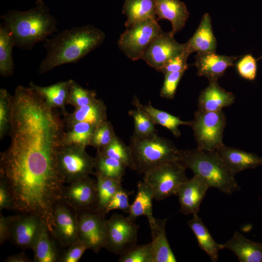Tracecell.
Instances as JSON below:
<instances>
[{"label":"cell","mask_w":262,"mask_h":262,"mask_svg":"<svg viewBox=\"0 0 262 262\" xmlns=\"http://www.w3.org/2000/svg\"><path fill=\"white\" fill-rule=\"evenodd\" d=\"M105 38L104 33L91 25L66 29L47 39L43 46L47 51L38 72L42 74L56 67L76 63L99 47Z\"/></svg>","instance_id":"6da1fadb"},{"label":"cell","mask_w":262,"mask_h":262,"mask_svg":"<svg viewBox=\"0 0 262 262\" xmlns=\"http://www.w3.org/2000/svg\"><path fill=\"white\" fill-rule=\"evenodd\" d=\"M1 18L15 46L23 50L32 49L58 31L57 20L43 0H37L35 6L26 11L9 10Z\"/></svg>","instance_id":"7a4b0ae2"},{"label":"cell","mask_w":262,"mask_h":262,"mask_svg":"<svg viewBox=\"0 0 262 262\" xmlns=\"http://www.w3.org/2000/svg\"><path fill=\"white\" fill-rule=\"evenodd\" d=\"M180 162L194 175L205 179L210 188L230 195L239 191L240 187L216 150L198 148L180 150Z\"/></svg>","instance_id":"3957f363"},{"label":"cell","mask_w":262,"mask_h":262,"mask_svg":"<svg viewBox=\"0 0 262 262\" xmlns=\"http://www.w3.org/2000/svg\"><path fill=\"white\" fill-rule=\"evenodd\" d=\"M129 146L132 152L135 171L144 174L166 162H180V149L169 140L157 133L145 137L132 134Z\"/></svg>","instance_id":"277c9868"},{"label":"cell","mask_w":262,"mask_h":262,"mask_svg":"<svg viewBox=\"0 0 262 262\" xmlns=\"http://www.w3.org/2000/svg\"><path fill=\"white\" fill-rule=\"evenodd\" d=\"M186 169L180 161L166 162L144 173L143 181L151 188L154 199L161 201L177 195L180 185L188 180Z\"/></svg>","instance_id":"5b68a950"},{"label":"cell","mask_w":262,"mask_h":262,"mask_svg":"<svg viewBox=\"0 0 262 262\" xmlns=\"http://www.w3.org/2000/svg\"><path fill=\"white\" fill-rule=\"evenodd\" d=\"M226 123V117L222 110L207 112L197 110L189 124L193 131L196 148L213 151L223 145Z\"/></svg>","instance_id":"8992f818"},{"label":"cell","mask_w":262,"mask_h":262,"mask_svg":"<svg viewBox=\"0 0 262 262\" xmlns=\"http://www.w3.org/2000/svg\"><path fill=\"white\" fill-rule=\"evenodd\" d=\"M162 32L157 19L136 22L121 34L118 48L131 60H138L142 59L149 45Z\"/></svg>","instance_id":"52a82bcc"},{"label":"cell","mask_w":262,"mask_h":262,"mask_svg":"<svg viewBox=\"0 0 262 262\" xmlns=\"http://www.w3.org/2000/svg\"><path fill=\"white\" fill-rule=\"evenodd\" d=\"M78 145H63L58 148L57 164L65 183H70L94 174L95 159Z\"/></svg>","instance_id":"ba28073f"},{"label":"cell","mask_w":262,"mask_h":262,"mask_svg":"<svg viewBox=\"0 0 262 262\" xmlns=\"http://www.w3.org/2000/svg\"><path fill=\"white\" fill-rule=\"evenodd\" d=\"M134 221L118 213L107 219L104 248L120 256L136 245L139 226Z\"/></svg>","instance_id":"9c48e42d"},{"label":"cell","mask_w":262,"mask_h":262,"mask_svg":"<svg viewBox=\"0 0 262 262\" xmlns=\"http://www.w3.org/2000/svg\"><path fill=\"white\" fill-rule=\"evenodd\" d=\"M105 215L97 208L77 212L79 240L95 253L104 247Z\"/></svg>","instance_id":"30bf717a"},{"label":"cell","mask_w":262,"mask_h":262,"mask_svg":"<svg viewBox=\"0 0 262 262\" xmlns=\"http://www.w3.org/2000/svg\"><path fill=\"white\" fill-rule=\"evenodd\" d=\"M46 225L39 216L28 213L10 216V233L9 240L21 249H32Z\"/></svg>","instance_id":"8fae6325"},{"label":"cell","mask_w":262,"mask_h":262,"mask_svg":"<svg viewBox=\"0 0 262 262\" xmlns=\"http://www.w3.org/2000/svg\"><path fill=\"white\" fill-rule=\"evenodd\" d=\"M51 233L65 247L79 240L77 212L62 200L53 207Z\"/></svg>","instance_id":"7c38bea8"},{"label":"cell","mask_w":262,"mask_h":262,"mask_svg":"<svg viewBox=\"0 0 262 262\" xmlns=\"http://www.w3.org/2000/svg\"><path fill=\"white\" fill-rule=\"evenodd\" d=\"M61 200L77 212L97 208V180L89 176L65 186Z\"/></svg>","instance_id":"4fadbf2b"},{"label":"cell","mask_w":262,"mask_h":262,"mask_svg":"<svg viewBox=\"0 0 262 262\" xmlns=\"http://www.w3.org/2000/svg\"><path fill=\"white\" fill-rule=\"evenodd\" d=\"M185 50V43L180 44L176 41L170 32H162L149 45L142 59L158 71L167 61Z\"/></svg>","instance_id":"5bb4252c"},{"label":"cell","mask_w":262,"mask_h":262,"mask_svg":"<svg viewBox=\"0 0 262 262\" xmlns=\"http://www.w3.org/2000/svg\"><path fill=\"white\" fill-rule=\"evenodd\" d=\"M210 188L207 181L196 175L182 183L177 194L180 204V211L185 215L197 214Z\"/></svg>","instance_id":"9a60e30c"},{"label":"cell","mask_w":262,"mask_h":262,"mask_svg":"<svg viewBox=\"0 0 262 262\" xmlns=\"http://www.w3.org/2000/svg\"><path fill=\"white\" fill-rule=\"evenodd\" d=\"M194 64L197 69V75L206 77L209 82L217 81L226 70L234 66L238 58L235 56L219 55L215 52L197 53Z\"/></svg>","instance_id":"2e32d148"},{"label":"cell","mask_w":262,"mask_h":262,"mask_svg":"<svg viewBox=\"0 0 262 262\" xmlns=\"http://www.w3.org/2000/svg\"><path fill=\"white\" fill-rule=\"evenodd\" d=\"M233 176L262 165V157L224 144L215 150Z\"/></svg>","instance_id":"e0dca14e"},{"label":"cell","mask_w":262,"mask_h":262,"mask_svg":"<svg viewBox=\"0 0 262 262\" xmlns=\"http://www.w3.org/2000/svg\"><path fill=\"white\" fill-rule=\"evenodd\" d=\"M235 96L222 88L217 81L209 82L208 85L200 92L197 101V110L215 112L233 104Z\"/></svg>","instance_id":"ac0fdd59"},{"label":"cell","mask_w":262,"mask_h":262,"mask_svg":"<svg viewBox=\"0 0 262 262\" xmlns=\"http://www.w3.org/2000/svg\"><path fill=\"white\" fill-rule=\"evenodd\" d=\"M157 20L163 19L171 22L173 36L185 26L189 16V12L185 4L180 0H155Z\"/></svg>","instance_id":"d6986e66"},{"label":"cell","mask_w":262,"mask_h":262,"mask_svg":"<svg viewBox=\"0 0 262 262\" xmlns=\"http://www.w3.org/2000/svg\"><path fill=\"white\" fill-rule=\"evenodd\" d=\"M185 45V49L190 54L194 52L197 53L215 52L217 42L208 13H205L202 16L196 31Z\"/></svg>","instance_id":"ffe728a7"},{"label":"cell","mask_w":262,"mask_h":262,"mask_svg":"<svg viewBox=\"0 0 262 262\" xmlns=\"http://www.w3.org/2000/svg\"><path fill=\"white\" fill-rule=\"evenodd\" d=\"M66 129L74 124L83 122L97 127L107 120V107L100 99L88 105L75 108L72 113H67L63 119Z\"/></svg>","instance_id":"44dd1931"},{"label":"cell","mask_w":262,"mask_h":262,"mask_svg":"<svg viewBox=\"0 0 262 262\" xmlns=\"http://www.w3.org/2000/svg\"><path fill=\"white\" fill-rule=\"evenodd\" d=\"M167 219L155 217L148 221L152 237L154 262H176L177 259L170 246L165 233Z\"/></svg>","instance_id":"7402d4cb"},{"label":"cell","mask_w":262,"mask_h":262,"mask_svg":"<svg viewBox=\"0 0 262 262\" xmlns=\"http://www.w3.org/2000/svg\"><path fill=\"white\" fill-rule=\"evenodd\" d=\"M222 246L232 251L240 262H262V243L250 240L238 231Z\"/></svg>","instance_id":"603a6c76"},{"label":"cell","mask_w":262,"mask_h":262,"mask_svg":"<svg viewBox=\"0 0 262 262\" xmlns=\"http://www.w3.org/2000/svg\"><path fill=\"white\" fill-rule=\"evenodd\" d=\"M72 80L59 82L47 86H39L33 82H30L29 87L34 90L48 105L53 109H60L65 115L67 113L66 105L67 104Z\"/></svg>","instance_id":"cb8c5ba5"},{"label":"cell","mask_w":262,"mask_h":262,"mask_svg":"<svg viewBox=\"0 0 262 262\" xmlns=\"http://www.w3.org/2000/svg\"><path fill=\"white\" fill-rule=\"evenodd\" d=\"M132 103L135 108L139 109L145 113L155 125H160L167 128L176 137L180 135V132L179 129L180 126H189V121H183L179 117L156 109L152 106L150 102L147 105H144L135 96L133 98Z\"/></svg>","instance_id":"d4e9b609"},{"label":"cell","mask_w":262,"mask_h":262,"mask_svg":"<svg viewBox=\"0 0 262 262\" xmlns=\"http://www.w3.org/2000/svg\"><path fill=\"white\" fill-rule=\"evenodd\" d=\"M122 11L127 17V28L141 21L157 19L155 0H124Z\"/></svg>","instance_id":"484cf974"},{"label":"cell","mask_w":262,"mask_h":262,"mask_svg":"<svg viewBox=\"0 0 262 262\" xmlns=\"http://www.w3.org/2000/svg\"><path fill=\"white\" fill-rule=\"evenodd\" d=\"M53 237L45 225L38 235L32 249L34 262H58L61 256Z\"/></svg>","instance_id":"4316f807"},{"label":"cell","mask_w":262,"mask_h":262,"mask_svg":"<svg viewBox=\"0 0 262 262\" xmlns=\"http://www.w3.org/2000/svg\"><path fill=\"white\" fill-rule=\"evenodd\" d=\"M187 223L195 234L200 248L209 256L212 262H217L219 251L222 249V245L214 241L197 214H193Z\"/></svg>","instance_id":"83f0119b"},{"label":"cell","mask_w":262,"mask_h":262,"mask_svg":"<svg viewBox=\"0 0 262 262\" xmlns=\"http://www.w3.org/2000/svg\"><path fill=\"white\" fill-rule=\"evenodd\" d=\"M154 199L151 188L143 181L137 183V193L131 205L128 217L133 220L140 216H146L148 221L154 217L152 213V200Z\"/></svg>","instance_id":"f1b7e54d"},{"label":"cell","mask_w":262,"mask_h":262,"mask_svg":"<svg viewBox=\"0 0 262 262\" xmlns=\"http://www.w3.org/2000/svg\"><path fill=\"white\" fill-rule=\"evenodd\" d=\"M94 162L95 176L121 181L127 166L121 162L97 151Z\"/></svg>","instance_id":"f546056e"},{"label":"cell","mask_w":262,"mask_h":262,"mask_svg":"<svg viewBox=\"0 0 262 262\" xmlns=\"http://www.w3.org/2000/svg\"><path fill=\"white\" fill-rule=\"evenodd\" d=\"M13 39L9 31L2 24L0 25V74L7 77L13 74L15 66L13 59Z\"/></svg>","instance_id":"4dcf8cb0"},{"label":"cell","mask_w":262,"mask_h":262,"mask_svg":"<svg viewBox=\"0 0 262 262\" xmlns=\"http://www.w3.org/2000/svg\"><path fill=\"white\" fill-rule=\"evenodd\" d=\"M96 128V126L83 122L74 124L65 132L60 146L73 145L85 147L90 146Z\"/></svg>","instance_id":"1f68e13d"},{"label":"cell","mask_w":262,"mask_h":262,"mask_svg":"<svg viewBox=\"0 0 262 262\" xmlns=\"http://www.w3.org/2000/svg\"><path fill=\"white\" fill-rule=\"evenodd\" d=\"M98 151L101 154L115 158L124 163L127 167L135 170L131 150L117 136L106 146Z\"/></svg>","instance_id":"d6a6232c"},{"label":"cell","mask_w":262,"mask_h":262,"mask_svg":"<svg viewBox=\"0 0 262 262\" xmlns=\"http://www.w3.org/2000/svg\"><path fill=\"white\" fill-rule=\"evenodd\" d=\"M95 176L98 196L97 209L105 214V210L108 203L115 192L122 187L121 181L104 178L98 176Z\"/></svg>","instance_id":"836d02e7"},{"label":"cell","mask_w":262,"mask_h":262,"mask_svg":"<svg viewBox=\"0 0 262 262\" xmlns=\"http://www.w3.org/2000/svg\"><path fill=\"white\" fill-rule=\"evenodd\" d=\"M128 113L132 118L134 122L133 134L140 137H145L157 133L155 124L143 111L135 108L129 111Z\"/></svg>","instance_id":"e575fe53"},{"label":"cell","mask_w":262,"mask_h":262,"mask_svg":"<svg viewBox=\"0 0 262 262\" xmlns=\"http://www.w3.org/2000/svg\"><path fill=\"white\" fill-rule=\"evenodd\" d=\"M97 99L95 91L84 88L74 80H72L67 104L78 108L91 104Z\"/></svg>","instance_id":"d590c367"},{"label":"cell","mask_w":262,"mask_h":262,"mask_svg":"<svg viewBox=\"0 0 262 262\" xmlns=\"http://www.w3.org/2000/svg\"><path fill=\"white\" fill-rule=\"evenodd\" d=\"M119 256V262H154L151 243L136 245Z\"/></svg>","instance_id":"8d00e7d4"},{"label":"cell","mask_w":262,"mask_h":262,"mask_svg":"<svg viewBox=\"0 0 262 262\" xmlns=\"http://www.w3.org/2000/svg\"><path fill=\"white\" fill-rule=\"evenodd\" d=\"M12 95L5 89H0V139L9 132Z\"/></svg>","instance_id":"74e56055"},{"label":"cell","mask_w":262,"mask_h":262,"mask_svg":"<svg viewBox=\"0 0 262 262\" xmlns=\"http://www.w3.org/2000/svg\"><path fill=\"white\" fill-rule=\"evenodd\" d=\"M115 134L111 123L107 120L96 127L93 133L90 146L100 150L108 145L115 138Z\"/></svg>","instance_id":"f35d334b"},{"label":"cell","mask_w":262,"mask_h":262,"mask_svg":"<svg viewBox=\"0 0 262 262\" xmlns=\"http://www.w3.org/2000/svg\"><path fill=\"white\" fill-rule=\"evenodd\" d=\"M257 60L251 54L243 56L237 62L236 67L239 75L248 81L255 79L257 73Z\"/></svg>","instance_id":"ab89813d"},{"label":"cell","mask_w":262,"mask_h":262,"mask_svg":"<svg viewBox=\"0 0 262 262\" xmlns=\"http://www.w3.org/2000/svg\"><path fill=\"white\" fill-rule=\"evenodd\" d=\"M131 193L120 188L114 195L108 203L105 210V214L114 210H119L129 213L131 205L129 202V196Z\"/></svg>","instance_id":"60d3db41"},{"label":"cell","mask_w":262,"mask_h":262,"mask_svg":"<svg viewBox=\"0 0 262 262\" xmlns=\"http://www.w3.org/2000/svg\"><path fill=\"white\" fill-rule=\"evenodd\" d=\"M185 72L179 71L164 74V83L160 91L161 97L168 99H173L178 84Z\"/></svg>","instance_id":"b9f144b4"},{"label":"cell","mask_w":262,"mask_h":262,"mask_svg":"<svg viewBox=\"0 0 262 262\" xmlns=\"http://www.w3.org/2000/svg\"><path fill=\"white\" fill-rule=\"evenodd\" d=\"M189 55L185 49L179 55L167 61L158 71L164 75L171 72L185 71L188 67L187 60Z\"/></svg>","instance_id":"7bdbcfd3"},{"label":"cell","mask_w":262,"mask_h":262,"mask_svg":"<svg viewBox=\"0 0 262 262\" xmlns=\"http://www.w3.org/2000/svg\"><path fill=\"white\" fill-rule=\"evenodd\" d=\"M86 249L85 245L79 240L68 246L61 255L59 262H77Z\"/></svg>","instance_id":"ee69618b"},{"label":"cell","mask_w":262,"mask_h":262,"mask_svg":"<svg viewBox=\"0 0 262 262\" xmlns=\"http://www.w3.org/2000/svg\"><path fill=\"white\" fill-rule=\"evenodd\" d=\"M4 209L13 210V203L7 183L0 177V211Z\"/></svg>","instance_id":"f6af8a7d"},{"label":"cell","mask_w":262,"mask_h":262,"mask_svg":"<svg viewBox=\"0 0 262 262\" xmlns=\"http://www.w3.org/2000/svg\"><path fill=\"white\" fill-rule=\"evenodd\" d=\"M10 233V216L0 214V245L9 240Z\"/></svg>","instance_id":"bcb514c9"},{"label":"cell","mask_w":262,"mask_h":262,"mask_svg":"<svg viewBox=\"0 0 262 262\" xmlns=\"http://www.w3.org/2000/svg\"><path fill=\"white\" fill-rule=\"evenodd\" d=\"M5 262H31V260L24 253L13 254L8 256Z\"/></svg>","instance_id":"7dc6e473"},{"label":"cell","mask_w":262,"mask_h":262,"mask_svg":"<svg viewBox=\"0 0 262 262\" xmlns=\"http://www.w3.org/2000/svg\"><path fill=\"white\" fill-rule=\"evenodd\" d=\"M261 59H262V55L261 56H260L259 58H258L257 60L258 61V60H260Z\"/></svg>","instance_id":"c3c4849f"}]
</instances>
